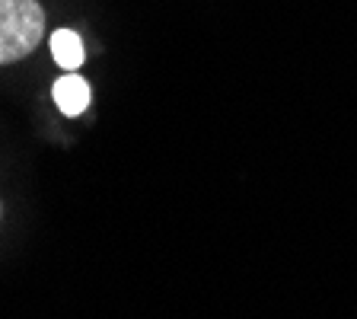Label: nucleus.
Segmentation results:
<instances>
[{"label": "nucleus", "mask_w": 357, "mask_h": 319, "mask_svg": "<svg viewBox=\"0 0 357 319\" xmlns=\"http://www.w3.org/2000/svg\"><path fill=\"white\" fill-rule=\"evenodd\" d=\"M52 99H54V105L64 112L67 119H77V115H83V112H86L93 93H89V83L83 80L77 71H67L64 77H58V80H54Z\"/></svg>", "instance_id": "obj_2"}, {"label": "nucleus", "mask_w": 357, "mask_h": 319, "mask_svg": "<svg viewBox=\"0 0 357 319\" xmlns=\"http://www.w3.org/2000/svg\"><path fill=\"white\" fill-rule=\"evenodd\" d=\"M45 36V10L38 0H0V64L29 58Z\"/></svg>", "instance_id": "obj_1"}, {"label": "nucleus", "mask_w": 357, "mask_h": 319, "mask_svg": "<svg viewBox=\"0 0 357 319\" xmlns=\"http://www.w3.org/2000/svg\"><path fill=\"white\" fill-rule=\"evenodd\" d=\"M48 45H52V58L58 61L64 71H80V64H83V58H86V52H83V38L77 36L74 29H58V32H52Z\"/></svg>", "instance_id": "obj_3"}]
</instances>
